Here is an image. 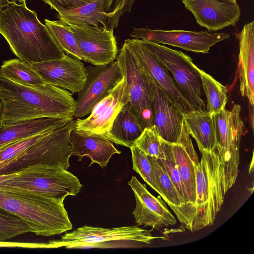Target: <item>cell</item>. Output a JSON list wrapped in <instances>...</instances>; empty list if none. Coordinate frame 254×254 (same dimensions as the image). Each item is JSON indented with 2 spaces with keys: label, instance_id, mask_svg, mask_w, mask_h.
I'll list each match as a JSON object with an SVG mask.
<instances>
[{
  "label": "cell",
  "instance_id": "cell-30",
  "mask_svg": "<svg viewBox=\"0 0 254 254\" xmlns=\"http://www.w3.org/2000/svg\"><path fill=\"white\" fill-rule=\"evenodd\" d=\"M163 145L165 158L156 159L165 169L181 197L193 216L194 219L196 209L189 203L186 190L176 164L170 143L163 140Z\"/></svg>",
  "mask_w": 254,
  "mask_h": 254
},
{
  "label": "cell",
  "instance_id": "cell-37",
  "mask_svg": "<svg viewBox=\"0 0 254 254\" xmlns=\"http://www.w3.org/2000/svg\"><path fill=\"white\" fill-rule=\"evenodd\" d=\"M1 102H0V111H1Z\"/></svg>",
  "mask_w": 254,
  "mask_h": 254
},
{
  "label": "cell",
  "instance_id": "cell-16",
  "mask_svg": "<svg viewBox=\"0 0 254 254\" xmlns=\"http://www.w3.org/2000/svg\"><path fill=\"white\" fill-rule=\"evenodd\" d=\"M125 42L145 73L184 114L194 110L176 86L166 67L142 44L141 40L129 39Z\"/></svg>",
  "mask_w": 254,
  "mask_h": 254
},
{
  "label": "cell",
  "instance_id": "cell-8",
  "mask_svg": "<svg viewBox=\"0 0 254 254\" xmlns=\"http://www.w3.org/2000/svg\"><path fill=\"white\" fill-rule=\"evenodd\" d=\"M142 44L170 72L176 86L194 110L205 111L199 68L188 55L162 45L140 39ZM170 74V75H171Z\"/></svg>",
  "mask_w": 254,
  "mask_h": 254
},
{
  "label": "cell",
  "instance_id": "cell-2",
  "mask_svg": "<svg viewBox=\"0 0 254 254\" xmlns=\"http://www.w3.org/2000/svg\"><path fill=\"white\" fill-rule=\"evenodd\" d=\"M0 34L15 55L29 64L58 59L65 55L35 11L26 4L11 2L1 9Z\"/></svg>",
  "mask_w": 254,
  "mask_h": 254
},
{
  "label": "cell",
  "instance_id": "cell-9",
  "mask_svg": "<svg viewBox=\"0 0 254 254\" xmlns=\"http://www.w3.org/2000/svg\"><path fill=\"white\" fill-rule=\"evenodd\" d=\"M159 237L137 226L103 228L88 226L78 228L62 236L60 240L48 242L49 249L64 247L67 249L121 247L128 243L150 244Z\"/></svg>",
  "mask_w": 254,
  "mask_h": 254
},
{
  "label": "cell",
  "instance_id": "cell-27",
  "mask_svg": "<svg viewBox=\"0 0 254 254\" xmlns=\"http://www.w3.org/2000/svg\"><path fill=\"white\" fill-rule=\"evenodd\" d=\"M170 145L186 190L189 203L195 208L196 181L194 164L181 143H170Z\"/></svg>",
  "mask_w": 254,
  "mask_h": 254
},
{
  "label": "cell",
  "instance_id": "cell-25",
  "mask_svg": "<svg viewBox=\"0 0 254 254\" xmlns=\"http://www.w3.org/2000/svg\"><path fill=\"white\" fill-rule=\"evenodd\" d=\"M184 123L190 136L194 138L200 152L213 149L216 140L213 115L206 110H192L184 114Z\"/></svg>",
  "mask_w": 254,
  "mask_h": 254
},
{
  "label": "cell",
  "instance_id": "cell-29",
  "mask_svg": "<svg viewBox=\"0 0 254 254\" xmlns=\"http://www.w3.org/2000/svg\"><path fill=\"white\" fill-rule=\"evenodd\" d=\"M45 25L61 48L68 55L80 60L83 57L75 39L69 28L61 20L45 19Z\"/></svg>",
  "mask_w": 254,
  "mask_h": 254
},
{
  "label": "cell",
  "instance_id": "cell-7",
  "mask_svg": "<svg viewBox=\"0 0 254 254\" xmlns=\"http://www.w3.org/2000/svg\"><path fill=\"white\" fill-rule=\"evenodd\" d=\"M241 110V106L235 104L230 111L225 108L213 115L216 146L223 170L221 187L224 196L235 184L238 174L240 146L244 128Z\"/></svg>",
  "mask_w": 254,
  "mask_h": 254
},
{
  "label": "cell",
  "instance_id": "cell-14",
  "mask_svg": "<svg viewBox=\"0 0 254 254\" xmlns=\"http://www.w3.org/2000/svg\"><path fill=\"white\" fill-rule=\"evenodd\" d=\"M81 51L83 61L94 65H105L117 58L118 49L114 30L93 26L69 25Z\"/></svg>",
  "mask_w": 254,
  "mask_h": 254
},
{
  "label": "cell",
  "instance_id": "cell-34",
  "mask_svg": "<svg viewBox=\"0 0 254 254\" xmlns=\"http://www.w3.org/2000/svg\"><path fill=\"white\" fill-rule=\"evenodd\" d=\"M58 13L78 9L95 0H41Z\"/></svg>",
  "mask_w": 254,
  "mask_h": 254
},
{
  "label": "cell",
  "instance_id": "cell-13",
  "mask_svg": "<svg viewBox=\"0 0 254 254\" xmlns=\"http://www.w3.org/2000/svg\"><path fill=\"white\" fill-rule=\"evenodd\" d=\"M130 36L159 44L168 45L197 53H208L216 43L230 38V34L213 31H190L181 30H152L133 28Z\"/></svg>",
  "mask_w": 254,
  "mask_h": 254
},
{
  "label": "cell",
  "instance_id": "cell-1",
  "mask_svg": "<svg viewBox=\"0 0 254 254\" xmlns=\"http://www.w3.org/2000/svg\"><path fill=\"white\" fill-rule=\"evenodd\" d=\"M0 125L41 118L73 119L76 101L67 90L45 83L26 86L5 77L0 70Z\"/></svg>",
  "mask_w": 254,
  "mask_h": 254
},
{
  "label": "cell",
  "instance_id": "cell-5",
  "mask_svg": "<svg viewBox=\"0 0 254 254\" xmlns=\"http://www.w3.org/2000/svg\"><path fill=\"white\" fill-rule=\"evenodd\" d=\"M0 183V188L40 193L64 201L76 195L82 185L77 178L60 167L34 165L10 173Z\"/></svg>",
  "mask_w": 254,
  "mask_h": 254
},
{
  "label": "cell",
  "instance_id": "cell-4",
  "mask_svg": "<svg viewBox=\"0 0 254 254\" xmlns=\"http://www.w3.org/2000/svg\"><path fill=\"white\" fill-rule=\"evenodd\" d=\"M75 128V121L73 120L61 128L44 132L16 155L0 162V175L37 164L60 167L67 170L72 153L70 133Z\"/></svg>",
  "mask_w": 254,
  "mask_h": 254
},
{
  "label": "cell",
  "instance_id": "cell-18",
  "mask_svg": "<svg viewBox=\"0 0 254 254\" xmlns=\"http://www.w3.org/2000/svg\"><path fill=\"white\" fill-rule=\"evenodd\" d=\"M128 184L134 194L136 206L132 214L138 225L150 226L159 230L177 223L176 218L161 196H153L146 186L134 176L131 177Z\"/></svg>",
  "mask_w": 254,
  "mask_h": 254
},
{
  "label": "cell",
  "instance_id": "cell-22",
  "mask_svg": "<svg viewBox=\"0 0 254 254\" xmlns=\"http://www.w3.org/2000/svg\"><path fill=\"white\" fill-rule=\"evenodd\" d=\"M239 40V77L240 91L251 106L254 103V21L244 25L236 33Z\"/></svg>",
  "mask_w": 254,
  "mask_h": 254
},
{
  "label": "cell",
  "instance_id": "cell-36",
  "mask_svg": "<svg viewBox=\"0 0 254 254\" xmlns=\"http://www.w3.org/2000/svg\"><path fill=\"white\" fill-rule=\"evenodd\" d=\"M16 2L18 4H26V0H0V11L9 3Z\"/></svg>",
  "mask_w": 254,
  "mask_h": 254
},
{
  "label": "cell",
  "instance_id": "cell-12",
  "mask_svg": "<svg viewBox=\"0 0 254 254\" xmlns=\"http://www.w3.org/2000/svg\"><path fill=\"white\" fill-rule=\"evenodd\" d=\"M135 0H95L78 9L58 13L57 17L68 25H88L114 30L123 14L130 11Z\"/></svg>",
  "mask_w": 254,
  "mask_h": 254
},
{
  "label": "cell",
  "instance_id": "cell-26",
  "mask_svg": "<svg viewBox=\"0 0 254 254\" xmlns=\"http://www.w3.org/2000/svg\"><path fill=\"white\" fill-rule=\"evenodd\" d=\"M0 70L10 80L26 86L38 87L46 83L31 64L23 62L19 59L4 61Z\"/></svg>",
  "mask_w": 254,
  "mask_h": 254
},
{
  "label": "cell",
  "instance_id": "cell-31",
  "mask_svg": "<svg viewBox=\"0 0 254 254\" xmlns=\"http://www.w3.org/2000/svg\"><path fill=\"white\" fill-rule=\"evenodd\" d=\"M134 144L147 155L157 159H165L163 140L158 133L155 127H145Z\"/></svg>",
  "mask_w": 254,
  "mask_h": 254
},
{
  "label": "cell",
  "instance_id": "cell-17",
  "mask_svg": "<svg viewBox=\"0 0 254 254\" xmlns=\"http://www.w3.org/2000/svg\"><path fill=\"white\" fill-rule=\"evenodd\" d=\"M129 100L128 88L124 78L109 95L93 107L88 117L75 121V129L104 135L109 131L119 112Z\"/></svg>",
  "mask_w": 254,
  "mask_h": 254
},
{
  "label": "cell",
  "instance_id": "cell-35",
  "mask_svg": "<svg viewBox=\"0 0 254 254\" xmlns=\"http://www.w3.org/2000/svg\"><path fill=\"white\" fill-rule=\"evenodd\" d=\"M0 248H21L28 249H48V243L8 242L0 241Z\"/></svg>",
  "mask_w": 254,
  "mask_h": 254
},
{
  "label": "cell",
  "instance_id": "cell-10",
  "mask_svg": "<svg viewBox=\"0 0 254 254\" xmlns=\"http://www.w3.org/2000/svg\"><path fill=\"white\" fill-rule=\"evenodd\" d=\"M116 59L128 88L133 113L144 128L153 126L152 100L147 75L125 42Z\"/></svg>",
  "mask_w": 254,
  "mask_h": 254
},
{
  "label": "cell",
  "instance_id": "cell-39",
  "mask_svg": "<svg viewBox=\"0 0 254 254\" xmlns=\"http://www.w3.org/2000/svg\"><path fill=\"white\" fill-rule=\"evenodd\" d=\"M0 126H1V125H0Z\"/></svg>",
  "mask_w": 254,
  "mask_h": 254
},
{
  "label": "cell",
  "instance_id": "cell-15",
  "mask_svg": "<svg viewBox=\"0 0 254 254\" xmlns=\"http://www.w3.org/2000/svg\"><path fill=\"white\" fill-rule=\"evenodd\" d=\"M68 55L60 59L31 64L45 83L78 93L83 87L87 78L84 64Z\"/></svg>",
  "mask_w": 254,
  "mask_h": 254
},
{
  "label": "cell",
  "instance_id": "cell-32",
  "mask_svg": "<svg viewBox=\"0 0 254 254\" xmlns=\"http://www.w3.org/2000/svg\"><path fill=\"white\" fill-rule=\"evenodd\" d=\"M130 149L132 154L133 169L161 196V191L148 155L135 144L130 147Z\"/></svg>",
  "mask_w": 254,
  "mask_h": 254
},
{
  "label": "cell",
  "instance_id": "cell-6",
  "mask_svg": "<svg viewBox=\"0 0 254 254\" xmlns=\"http://www.w3.org/2000/svg\"><path fill=\"white\" fill-rule=\"evenodd\" d=\"M200 152L201 159L195 165L196 212L192 232L213 224L225 196L221 187L223 170L216 146L211 151Z\"/></svg>",
  "mask_w": 254,
  "mask_h": 254
},
{
  "label": "cell",
  "instance_id": "cell-33",
  "mask_svg": "<svg viewBox=\"0 0 254 254\" xmlns=\"http://www.w3.org/2000/svg\"><path fill=\"white\" fill-rule=\"evenodd\" d=\"M29 232L30 228L22 220L0 207V241Z\"/></svg>",
  "mask_w": 254,
  "mask_h": 254
},
{
  "label": "cell",
  "instance_id": "cell-11",
  "mask_svg": "<svg viewBox=\"0 0 254 254\" xmlns=\"http://www.w3.org/2000/svg\"><path fill=\"white\" fill-rule=\"evenodd\" d=\"M87 75L83 87L78 92L73 117L81 118L109 95L124 79L118 62L105 65L85 67Z\"/></svg>",
  "mask_w": 254,
  "mask_h": 254
},
{
  "label": "cell",
  "instance_id": "cell-24",
  "mask_svg": "<svg viewBox=\"0 0 254 254\" xmlns=\"http://www.w3.org/2000/svg\"><path fill=\"white\" fill-rule=\"evenodd\" d=\"M143 129L128 101L121 109L109 131L103 136L116 144L130 148L134 144Z\"/></svg>",
  "mask_w": 254,
  "mask_h": 254
},
{
  "label": "cell",
  "instance_id": "cell-38",
  "mask_svg": "<svg viewBox=\"0 0 254 254\" xmlns=\"http://www.w3.org/2000/svg\"><path fill=\"white\" fill-rule=\"evenodd\" d=\"M232 0V1H234V2H236V0Z\"/></svg>",
  "mask_w": 254,
  "mask_h": 254
},
{
  "label": "cell",
  "instance_id": "cell-23",
  "mask_svg": "<svg viewBox=\"0 0 254 254\" xmlns=\"http://www.w3.org/2000/svg\"><path fill=\"white\" fill-rule=\"evenodd\" d=\"M73 120L41 118L0 126V149L48 130L61 128Z\"/></svg>",
  "mask_w": 254,
  "mask_h": 254
},
{
  "label": "cell",
  "instance_id": "cell-28",
  "mask_svg": "<svg viewBox=\"0 0 254 254\" xmlns=\"http://www.w3.org/2000/svg\"><path fill=\"white\" fill-rule=\"evenodd\" d=\"M199 71L207 99L206 111L213 115L225 108L228 100L227 89L202 69L199 68Z\"/></svg>",
  "mask_w": 254,
  "mask_h": 254
},
{
  "label": "cell",
  "instance_id": "cell-19",
  "mask_svg": "<svg viewBox=\"0 0 254 254\" xmlns=\"http://www.w3.org/2000/svg\"><path fill=\"white\" fill-rule=\"evenodd\" d=\"M196 22L210 31L235 25L241 15L239 5L231 0H182Z\"/></svg>",
  "mask_w": 254,
  "mask_h": 254
},
{
  "label": "cell",
  "instance_id": "cell-21",
  "mask_svg": "<svg viewBox=\"0 0 254 254\" xmlns=\"http://www.w3.org/2000/svg\"><path fill=\"white\" fill-rule=\"evenodd\" d=\"M69 139L72 148L71 155L78 156L81 161L84 156L91 159V162L105 168L115 154H120L111 141L103 136L76 129L70 133Z\"/></svg>",
  "mask_w": 254,
  "mask_h": 254
},
{
  "label": "cell",
  "instance_id": "cell-20",
  "mask_svg": "<svg viewBox=\"0 0 254 254\" xmlns=\"http://www.w3.org/2000/svg\"><path fill=\"white\" fill-rule=\"evenodd\" d=\"M146 75L151 93L154 126L164 141L177 143L184 125V114Z\"/></svg>",
  "mask_w": 254,
  "mask_h": 254
},
{
  "label": "cell",
  "instance_id": "cell-3",
  "mask_svg": "<svg viewBox=\"0 0 254 254\" xmlns=\"http://www.w3.org/2000/svg\"><path fill=\"white\" fill-rule=\"evenodd\" d=\"M0 207L22 220L37 236H52L72 228L64 201L44 194L0 188Z\"/></svg>",
  "mask_w": 254,
  "mask_h": 254
}]
</instances>
